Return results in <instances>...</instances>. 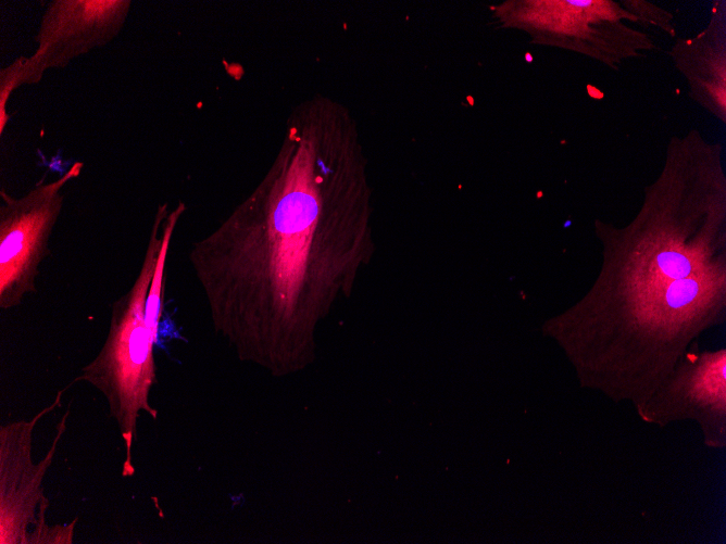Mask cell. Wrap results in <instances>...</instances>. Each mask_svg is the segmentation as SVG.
<instances>
[{
    "instance_id": "5b68a950",
    "label": "cell",
    "mask_w": 726,
    "mask_h": 544,
    "mask_svg": "<svg viewBox=\"0 0 726 544\" xmlns=\"http://www.w3.org/2000/svg\"><path fill=\"white\" fill-rule=\"evenodd\" d=\"M64 390L53 403L29 420H18L0 427V544H71L75 518L71 523L50 527L46 520L49 501L42 482L51 466L58 444L66 430L65 413L58 423L57 434L43 459L33 460V434L37 422L61 406Z\"/></svg>"
},
{
    "instance_id": "6da1fadb",
    "label": "cell",
    "mask_w": 726,
    "mask_h": 544,
    "mask_svg": "<svg viewBox=\"0 0 726 544\" xmlns=\"http://www.w3.org/2000/svg\"><path fill=\"white\" fill-rule=\"evenodd\" d=\"M598 278L571 311L580 374L604 387L653 390L697 333L724 316L726 175L723 146L691 128L624 226L594 220Z\"/></svg>"
},
{
    "instance_id": "3957f363",
    "label": "cell",
    "mask_w": 726,
    "mask_h": 544,
    "mask_svg": "<svg viewBox=\"0 0 726 544\" xmlns=\"http://www.w3.org/2000/svg\"><path fill=\"white\" fill-rule=\"evenodd\" d=\"M166 204L158 208L142 265L133 286L111 306L104 344L74 380L88 382L105 397L110 416L116 421L125 444L123 477L135 473L133 446L140 412H146L152 419L158 417V410L149 403L150 390L157 383L153 354L157 341L146 321V303L163 245V232L159 237V230L166 218Z\"/></svg>"
},
{
    "instance_id": "277c9868",
    "label": "cell",
    "mask_w": 726,
    "mask_h": 544,
    "mask_svg": "<svg viewBox=\"0 0 726 544\" xmlns=\"http://www.w3.org/2000/svg\"><path fill=\"white\" fill-rule=\"evenodd\" d=\"M493 11L504 27L526 31L534 42L579 53L612 69L658 49L653 37L633 24L677 37L674 15L644 0H512Z\"/></svg>"
},
{
    "instance_id": "ba28073f",
    "label": "cell",
    "mask_w": 726,
    "mask_h": 544,
    "mask_svg": "<svg viewBox=\"0 0 726 544\" xmlns=\"http://www.w3.org/2000/svg\"><path fill=\"white\" fill-rule=\"evenodd\" d=\"M675 68L700 107L726 122V7L714 1L708 24L692 37H676L669 50Z\"/></svg>"
},
{
    "instance_id": "52a82bcc",
    "label": "cell",
    "mask_w": 726,
    "mask_h": 544,
    "mask_svg": "<svg viewBox=\"0 0 726 544\" xmlns=\"http://www.w3.org/2000/svg\"><path fill=\"white\" fill-rule=\"evenodd\" d=\"M84 167L75 162L61 177L40 179L27 193L14 198L0 191V307L18 306L37 292L39 266L51 254L49 241L63 208V188Z\"/></svg>"
},
{
    "instance_id": "8992f818",
    "label": "cell",
    "mask_w": 726,
    "mask_h": 544,
    "mask_svg": "<svg viewBox=\"0 0 726 544\" xmlns=\"http://www.w3.org/2000/svg\"><path fill=\"white\" fill-rule=\"evenodd\" d=\"M129 0H53L45 11L37 48L0 71V135L9 121L7 103L22 85L38 84L49 68H63L113 40L129 14Z\"/></svg>"
},
{
    "instance_id": "7a4b0ae2",
    "label": "cell",
    "mask_w": 726,
    "mask_h": 544,
    "mask_svg": "<svg viewBox=\"0 0 726 544\" xmlns=\"http://www.w3.org/2000/svg\"><path fill=\"white\" fill-rule=\"evenodd\" d=\"M281 182L264 244L223 225L189 255L215 325L230 340L267 287L275 302L289 309L305 281L320 212L308 146H300Z\"/></svg>"
}]
</instances>
